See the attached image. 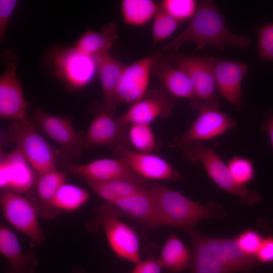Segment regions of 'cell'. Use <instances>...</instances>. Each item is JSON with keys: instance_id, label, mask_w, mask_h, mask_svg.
<instances>
[{"instance_id": "cell-33", "label": "cell", "mask_w": 273, "mask_h": 273, "mask_svg": "<svg viewBox=\"0 0 273 273\" xmlns=\"http://www.w3.org/2000/svg\"><path fill=\"white\" fill-rule=\"evenodd\" d=\"M231 175L236 184L245 186L255 176V167L253 162L243 157L234 156L227 163Z\"/></svg>"}, {"instance_id": "cell-10", "label": "cell", "mask_w": 273, "mask_h": 273, "mask_svg": "<svg viewBox=\"0 0 273 273\" xmlns=\"http://www.w3.org/2000/svg\"><path fill=\"white\" fill-rule=\"evenodd\" d=\"M54 63L56 75L71 90L82 89L98 72L95 56L81 53L73 47L57 52Z\"/></svg>"}, {"instance_id": "cell-20", "label": "cell", "mask_w": 273, "mask_h": 273, "mask_svg": "<svg viewBox=\"0 0 273 273\" xmlns=\"http://www.w3.org/2000/svg\"><path fill=\"white\" fill-rule=\"evenodd\" d=\"M209 250L214 258L230 273H252L258 265L255 257L247 255L236 239H223L206 236Z\"/></svg>"}, {"instance_id": "cell-3", "label": "cell", "mask_w": 273, "mask_h": 273, "mask_svg": "<svg viewBox=\"0 0 273 273\" xmlns=\"http://www.w3.org/2000/svg\"><path fill=\"white\" fill-rule=\"evenodd\" d=\"M179 148L188 160L200 163L211 179L221 189L236 196L241 205L253 206L259 200L257 192L236 183L227 164L220 158L214 146L192 142Z\"/></svg>"}, {"instance_id": "cell-30", "label": "cell", "mask_w": 273, "mask_h": 273, "mask_svg": "<svg viewBox=\"0 0 273 273\" xmlns=\"http://www.w3.org/2000/svg\"><path fill=\"white\" fill-rule=\"evenodd\" d=\"M127 137L131 147L143 153H155L158 143L151 125L132 124L128 126Z\"/></svg>"}, {"instance_id": "cell-23", "label": "cell", "mask_w": 273, "mask_h": 273, "mask_svg": "<svg viewBox=\"0 0 273 273\" xmlns=\"http://www.w3.org/2000/svg\"><path fill=\"white\" fill-rule=\"evenodd\" d=\"M95 56L103 96L102 105L106 109L114 113L119 104L117 87L125 65L114 58L108 52Z\"/></svg>"}, {"instance_id": "cell-4", "label": "cell", "mask_w": 273, "mask_h": 273, "mask_svg": "<svg viewBox=\"0 0 273 273\" xmlns=\"http://www.w3.org/2000/svg\"><path fill=\"white\" fill-rule=\"evenodd\" d=\"M95 216L86 223V229L95 232L99 226L105 233L108 243L119 257L135 264L139 262L140 245L136 232L119 219L112 204L106 202L96 208Z\"/></svg>"}, {"instance_id": "cell-31", "label": "cell", "mask_w": 273, "mask_h": 273, "mask_svg": "<svg viewBox=\"0 0 273 273\" xmlns=\"http://www.w3.org/2000/svg\"><path fill=\"white\" fill-rule=\"evenodd\" d=\"M153 20L152 38L154 44L166 40L181 24L162 9L159 4L158 10Z\"/></svg>"}, {"instance_id": "cell-18", "label": "cell", "mask_w": 273, "mask_h": 273, "mask_svg": "<svg viewBox=\"0 0 273 273\" xmlns=\"http://www.w3.org/2000/svg\"><path fill=\"white\" fill-rule=\"evenodd\" d=\"M152 56L141 58L124 66L117 87L118 103L129 105L142 99L149 90Z\"/></svg>"}, {"instance_id": "cell-29", "label": "cell", "mask_w": 273, "mask_h": 273, "mask_svg": "<svg viewBox=\"0 0 273 273\" xmlns=\"http://www.w3.org/2000/svg\"><path fill=\"white\" fill-rule=\"evenodd\" d=\"M90 195L84 189L70 184H63L54 199V207L59 211H73L78 209L89 199Z\"/></svg>"}, {"instance_id": "cell-12", "label": "cell", "mask_w": 273, "mask_h": 273, "mask_svg": "<svg viewBox=\"0 0 273 273\" xmlns=\"http://www.w3.org/2000/svg\"><path fill=\"white\" fill-rule=\"evenodd\" d=\"M237 122L218 108H205L198 114L189 128L176 137L171 147L179 148L192 142H202L215 138L236 127Z\"/></svg>"}, {"instance_id": "cell-34", "label": "cell", "mask_w": 273, "mask_h": 273, "mask_svg": "<svg viewBox=\"0 0 273 273\" xmlns=\"http://www.w3.org/2000/svg\"><path fill=\"white\" fill-rule=\"evenodd\" d=\"M257 45L259 59L273 62V22L259 29Z\"/></svg>"}, {"instance_id": "cell-2", "label": "cell", "mask_w": 273, "mask_h": 273, "mask_svg": "<svg viewBox=\"0 0 273 273\" xmlns=\"http://www.w3.org/2000/svg\"><path fill=\"white\" fill-rule=\"evenodd\" d=\"M148 188L157 203L164 225L182 227L195 225L204 218L226 217L224 208L217 202L201 204L156 181L150 183Z\"/></svg>"}, {"instance_id": "cell-15", "label": "cell", "mask_w": 273, "mask_h": 273, "mask_svg": "<svg viewBox=\"0 0 273 273\" xmlns=\"http://www.w3.org/2000/svg\"><path fill=\"white\" fill-rule=\"evenodd\" d=\"M116 155L135 173L147 180L181 181L183 180L179 172L170 162L155 153H143L132 148H126Z\"/></svg>"}, {"instance_id": "cell-14", "label": "cell", "mask_w": 273, "mask_h": 273, "mask_svg": "<svg viewBox=\"0 0 273 273\" xmlns=\"http://www.w3.org/2000/svg\"><path fill=\"white\" fill-rule=\"evenodd\" d=\"M175 101L161 86L149 89L142 99L129 105L119 118L128 126L132 124L151 125L159 118L171 116Z\"/></svg>"}, {"instance_id": "cell-40", "label": "cell", "mask_w": 273, "mask_h": 273, "mask_svg": "<svg viewBox=\"0 0 273 273\" xmlns=\"http://www.w3.org/2000/svg\"><path fill=\"white\" fill-rule=\"evenodd\" d=\"M258 263H268L273 262V238L263 239L262 244L256 255Z\"/></svg>"}, {"instance_id": "cell-22", "label": "cell", "mask_w": 273, "mask_h": 273, "mask_svg": "<svg viewBox=\"0 0 273 273\" xmlns=\"http://www.w3.org/2000/svg\"><path fill=\"white\" fill-rule=\"evenodd\" d=\"M0 252L8 263L5 273H35L37 260L34 252L23 251L16 235L4 225L0 226Z\"/></svg>"}, {"instance_id": "cell-37", "label": "cell", "mask_w": 273, "mask_h": 273, "mask_svg": "<svg viewBox=\"0 0 273 273\" xmlns=\"http://www.w3.org/2000/svg\"><path fill=\"white\" fill-rule=\"evenodd\" d=\"M119 197L133 196L145 191L147 187L124 180L106 181Z\"/></svg>"}, {"instance_id": "cell-6", "label": "cell", "mask_w": 273, "mask_h": 273, "mask_svg": "<svg viewBox=\"0 0 273 273\" xmlns=\"http://www.w3.org/2000/svg\"><path fill=\"white\" fill-rule=\"evenodd\" d=\"M172 64L182 70L192 84L194 98L190 102L193 109L218 108L217 89L208 57H199L171 53L165 56Z\"/></svg>"}, {"instance_id": "cell-25", "label": "cell", "mask_w": 273, "mask_h": 273, "mask_svg": "<svg viewBox=\"0 0 273 273\" xmlns=\"http://www.w3.org/2000/svg\"><path fill=\"white\" fill-rule=\"evenodd\" d=\"M192 243L190 273H230L218 262L210 252L206 241V235L198 232L195 225L181 227Z\"/></svg>"}, {"instance_id": "cell-1", "label": "cell", "mask_w": 273, "mask_h": 273, "mask_svg": "<svg viewBox=\"0 0 273 273\" xmlns=\"http://www.w3.org/2000/svg\"><path fill=\"white\" fill-rule=\"evenodd\" d=\"M196 44L195 51L211 46L222 51L226 44L245 49L250 45L249 38L232 33L228 28L224 16L212 1H201L188 26L172 41L164 44L163 51H176L185 43Z\"/></svg>"}, {"instance_id": "cell-17", "label": "cell", "mask_w": 273, "mask_h": 273, "mask_svg": "<svg viewBox=\"0 0 273 273\" xmlns=\"http://www.w3.org/2000/svg\"><path fill=\"white\" fill-rule=\"evenodd\" d=\"M35 172L21 151L16 147L1 159V190L21 195L29 191L35 181Z\"/></svg>"}, {"instance_id": "cell-26", "label": "cell", "mask_w": 273, "mask_h": 273, "mask_svg": "<svg viewBox=\"0 0 273 273\" xmlns=\"http://www.w3.org/2000/svg\"><path fill=\"white\" fill-rule=\"evenodd\" d=\"M118 37L117 26L110 22L99 31L87 30L78 39L74 49L83 54L95 56L108 52Z\"/></svg>"}, {"instance_id": "cell-13", "label": "cell", "mask_w": 273, "mask_h": 273, "mask_svg": "<svg viewBox=\"0 0 273 273\" xmlns=\"http://www.w3.org/2000/svg\"><path fill=\"white\" fill-rule=\"evenodd\" d=\"M33 116L40 129L59 145L63 154L78 157L86 148L84 134L77 131L66 117L41 109L35 110Z\"/></svg>"}, {"instance_id": "cell-36", "label": "cell", "mask_w": 273, "mask_h": 273, "mask_svg": "<svg viewBox=\"0 0 273 273\" xmlns=\"http://www.w3.org/2000/svg\"><path fill=\"white\" fill-rule=\"evenodd\" d=\"M81 178L91 190L106 202L112 204L119 197L107 181L88 177Z\"/></svg>"}, {"instance_id": "cell-28", "label": "cell", "mask_w": 273, "mask_h": 273, "mask_svg": "<svg viewBox=\"0 0 273 273\" xmlns=\"http://www.w3.org/2000/svg\"><path fill=\"white\" fill-rule=\"evenodd\" d=\"M158 3L152 0H123L120 10L123 22L132 27L146 25L153 19Z\"/></svg>"}, {"instance_id": "cell-16", "label": "cell", "mask_w": 273, "mask_h": 273, "mask_svg": "<svg viewBox=\"0 0 273 273\" xmlns=\"http://www.w3.org/2000/svg\"><path fill=\"white\" fill-rule=\"evenodd\" d=\"M218 92L237 110L242 108V83L248 69L242 62L208 57Z\"/></svg>"}, {"instance_id": "cell-8", "label": "cell", "mask_w": 273, "mask_h": 273, "mask_svg": "<svg viewBox=\"0 0 273 273\" xmlns=\"http://www.w3.org/2000/svg\"><path fill=\"white\" fill-rule=\"evenodd\" d=\"M93 109L95 115L84 134L86 148L106 146L115 155L131 148L127 137L128 126L121 122L119 116L102 105H95Z\"/></svg>"}, {"instance_id": "cell-5", "label": "cell", "mask_w": 273, "mask_h": 273, "mask_svg": "<svg viewBox=\"0 0 273 273\" xmlns=\"http://www.w3.org/2000/svg\"><path fill=\"white\" fill-rule=\"evenodd\" d=\"M5 141L15 144L38 175L57 169L59 156L29 120L12 121L5 132Z\"/></svg>"}, {"instance_id": "cell-7", "label": "cell", "mask_w": 273, "mask_h": 273, "mask_svg": "<svg viewBox=\"0 0 273 273\" xmlns=\"http://www.w3.org/2000/svg\"><path fill=\"white\" fill-rule=\"evenodd\" d=\"M4 70L0 77V117L12 121L28 122V103L17 75V56L10 50L2 57Z\"/></svg>"}, {"instance_id": "cell-19", "label": "cell", "mask_w": 273, "mask_h": 273, "mask_svg": "<svg viewBox=\"0 0 273 273\" xmlns=\"http://www.w3.org/2000/svg\"><path fill=\"white\" fill-rule=\"evenodd\" d=\"M112 205L119 214H124L148 227L164 225L157 203L148 186L138 194L118 197Z\"/></svg>"}, {"instance_id": "cell-9", "label": "cell", "mask_w": 273, "mask_h": 273, "mask_svg": "<svg viewBox=\"0 0 273 273\" xmlns=\"http://www.w3.org/2000/svg\"><path fill=\"white\" fill-rule=\"evenodd\" d=\"M0 204L3 214L15 229L38 245L45 236L38 221V213L34 204L27 198L10 191L1 195Z\"/></svg>"}, {"instance_id": "cell-24", "label": "cell", "mask_w": 273, "mask_h": 273, "mask_svg": "<svg viewBox=\"0 0 273 273\" xmlns=\"http://www.w3.org/2000/svg\"><path fill=\"white\" fill-rule=\"evenodd\" d=\"M67 174L66 172L56 169L38 175L36 180L38 202L35 207L42 218L52 220L60 213L53 202L59 189L66 182Z\"/></svg>"}, {"instance_id": "cell-27", "label": "cell", "mask_w": 273, "mask_h": 273, "mask_svg": "<svg viewBox=\"0 0 273 273\" xmlns=\"http://www.w3.org/2000/svg\"><path fill=\"white\" fill-rule=\"evenodd\" d=\"M159 259L163 268L180 272L191 266L192 255L181 240L172 234L164 244Z\"/></svg>"}, {"instance_id": "cell-38", "label": "cell", "mask_w": 273, "mask_h": 273, "mask_svg": "<svg viewBox=\"0 0 273 273\" xmlns=\"http://www.w3.org/2000/svg\"><path fill=\"white\" fill-rule=\"evenodd\" d=\"M18 1L16 0L0 1V40L3 41L4 34L10 18Z\"/></svg>"}, {"instance_id": "cell-21", "label": "cell", "mask_w": 273, "mask_h": 273, "mask_svg": "<svg viewBox=\"0 0 273 273\" xmlns=\"http://www.w3.org/2000/svg\"><path fill=\"white\" fill-rule=\"evenodd\" d=\"M152 74L159 80L161 87L175 100L187 99L191 102L194 99V89L188 77L160 54L152 56Z\"/></svg>"}, {"instance_id": "cell-41", "label": "cell", "mask_w": 273, "mask_h": 273, "mask_svg": "<svg viewBox=\"0 0 273 273\" xmlns=\"http://www.w3.org/2000/svg\"><path fill=\"white\" fill-rule=\"evenodd\" d=\"M260 129L262 131L268 133L273 152V114L261 124Z\"/></svg>"}, {"instance_id": "cell-11", "label": "cell", "mask_w": 273, "mask_h": 273, "mask_svg": "<svg viewBox=\"0 0 273 273\" xmlns=\"http://www.w3.org/2000/svg\"><path fill=\"white\" fill-rule=\"evenodd\" d=\"M65 156L63 166L72 174L80 177H88L104 181L124 180L144 186L149 185L148 180L135 173L123 161L117 158H101L90 162L78 164Z\"/></svg>"}, {"instance_id": "cell-35", "label": "cell", "mask_w": 273, "mask_h": 273, "mask_svg": "<svg viewBox=\"0 0 273 273\" xmlns=\"http://www.w3.org/2000/svg\"><path fill=\"white\" fill-rule=\"evenodd\" d=\"M236 239L241 249L247 255L255 258L263 240L258 232L251 229L243 231Z\"/></svg>"}, {"instance_id": "cell-42", "label": "cell", "mask_w": 273, "mask_h": 273, "mask_svg": "<svg viewBox=\"0 0 273 273\" xmlns=\"http://www.w3.org/2000/svg\"><path fill=\"white\" fill-rule=\"evenodd\" d=\"M72 273H86L85 271L80 268H75Z\"/></svg>"}, {"instance_id": "cell-32", "label": "cell", "mask_w": 273, "mask_h": 273, "mask_svg": "<svg viewBox=\"0 0 273 273\" xmlns=\"http://www.w3.org/2000/svg\"><path fill=\"white\" fill-rule=\"evenodd\" d=\"M158 3L162 9L180 23L193 17L198 3L194 0H162Z\"/></svg>"}, {"instance_id": "cell-39", "label": "cell", "mask_w": 273, "mask_h": 273, "mask_svg": "<svg viewBox=\"0 0 273 273\" xmlns=\"http://www.w3.org/2000/svg\"><path fill=\"white\" fill-rule=\"evenodd\" d=\"M163 268L159 259L149 257L136 263L130 273H161Z\"/></svg>"}]
</instances>
